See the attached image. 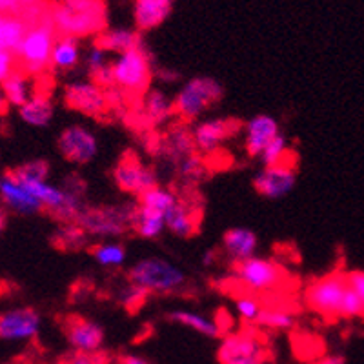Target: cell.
Here are the masks:
<instances>
[{
  "label": "cell",
  "mask_w": 364,
  "mask_h": 364,
  "mask_svg": "<svg viewBox=\"0 0 364 364\" xmlns=\"http://www.w3.org/2000/svg\"><path fill=\"white\" fill-rule=\"evenodd\" d=\"M55 29L63 37L100 35L106 28V8L102 0H66L50 11Z\"/></svg>",
  "instance_id": "1"
},
{
  "label": "cell",
  "mask_w": 364,
  "mask_h": 364,
  "mask_svg": "<svg viewBox=\"0 0 364 364\" xmlns=\"http://www.w3.org/2000/svg\"><path fill=\"white\" fill-rule=\"evenodd\" d=\"M139 213V203L113 204V206H86L75 223L90 237H120L133 230Z\"/></svg>",
  "instance_id": "2"
},
{
  "label": "cell",
  "mask_w": 364,
  "mask_h": 364,
  "mask_svg": "<svg viewBox=\"0 0 364 364\" xmlns=\"http://www.w3.org/2000/svg\"><path fill=\"white\" fill-rule=\"evenodd\" d=\"M57 41L51 15H41L26 31L22 44L15 53V60L24 73H41L46 68L51 66V51Z\"/></svg>",
  "instance_id": "3"
},
{
  "label": "cell",
  "mask_w": 364,
  "mask_h": 364,
  "mask_svg": "<svg viewBox=\"0 0 364 364\" xmlns=\"http://www.w3.org/2000/svg\"><path fill=\"white\" fill-rule=\"evenodd\" d=\"M113 86L119 87L122 93L133 97H142L148 93L149 82L154 77L151 60L144 48L126 51L119 55L112 63Z\"/></svg>",
  "instance_id": "4"
},
{
  "label": "cell",
  "mask_w": 364,
  "mask_h": 364,
  "mask_svg": "<svg viewBox=\"0 0 364 364\" xmlns=\"http://www.w3.org/2000/svg\"><path fill=\"white\" fill-rule=\"evenodd\" d=\"M224 95V87L211 77H195L188 80L173 100L175 115L182 122L199 119L208 108L219 102Z\"/></svg>",
  "instance_id": "5"
},
{
  "label": "cell",
  "mask_w": 364,
  "mask_h": 364,
  "mask_svg": "<svg viewBox=\"0 0 364 364\" xmlns=\"http://www.w3.org/2000/svg\"><path fill=\"white\" fill-rule=\"evenodd\" d=\"M128 279L133 284L144 288L148 294H170L186 282V275L178 266L155 257L135 262L129 268Z\"/></svg>",
  "instance_id": "6"
},
{
  "label": "cell",
  "mask_w": 364,
  "mask_h": 364,
  "mask_svg": "<svg viewBox=\"0 0 364 364\" xmlns=\"http://www.w3.org/2000/svg\"><path fill=\"white\" fill-rule=\"evenodd\" d=\"M346 290V273L336 272L311 282L306 288L304 299L310 310L324 315L326 318H336L341 317V306Z\"/></svg>",
  "instance_id": "7"
},
{
  "label": "cell",
  "mask_w": 364,
  "mask_h": 364,
  "mask_svg": "<svg viewBox=\"0 0 364 364\" xmlns=\"http://www.w3.org/2000/svg\"><path fill=\"white\" fill-rule=\"evenodd\" d=\"M268 357L264 343L250 331L226 336L217 352L219 364H266Z\"/></svg>",
  "instance_id": "8"
},
{
  "label": "cell",
  "mask_w": 364,
  "mask_h": 364,
  "mask_svg": "<svg viewBox=\"0 0 364 364\" xmlns=\"http://www.w3.org/2000/svg\"><path fill=\"white\" fill-rule=\"evenodd\" d=\"M233 277L250 291H269L282 281V269L273 261L252 257L233 264Z\"/></svg>",
  "instance_id": "9"
},
{
  "label": "cell",
  "mask_w": 364,
  "mask_h": 364,
  "mask_svg": "<svg viewBox=\"0 0 364 364\" xmlns=\"http://www.w3.org/2000/svg\"><path fill=\"white\" fill-rule=\"evenodd\" d=\"M64 102L68 108L80 112L91 119H102L109 113V102L106 90L99 84L86 80V82H71L64 90Z\"/></svg>",
  "instance_id": "10"
},
{
  "label": "cell",
  "mask_w": 364,
  "mask_h": 364,
  "mask_svg": "<svg viewBox=\"0 0 364 364\" xmlns=\"http://www.w3.org/2000/svg\"><path fill=\"white\" fill-rule=\"evenodd\" d=\"M113 181L126 193L141 197L144 191L157 186V173L149 166L142 164L135 155L126 154L113 168Z\"/></svg>",
  "instance_id": "11"
},
{
  "label": "cell",
  "mask_w": 364,
  "mask_h": 364,
  "mask_svg": "<svg viewBox=\"0 0 364 364\" xmlns=\"http://www.w3.org/2000/svg\"><path fill=\"white\" fill-rule=\"evenodd\" d=\"M57 146L60 155L73 164H87L97 157L99 151L97 136L90 129L77 124L63 129V133L58 135Z\"/></svg>",
  "instance_id": "12"
},
{
  "label": "cell",
  "mask_w": 364,
  "mask_h": 364,
  "mask_svg": "<svg viewBox=\"0 0 364 364\" xmlns=\"http://www.w3.org/2000/svg\"><path fill=\"white\" fill-rule=\"evenodd\" d=\"M0 200L18 215H35L44 211L41 200L13 175L11 170L0 175Z\"/></svg>",
  "instance_id": "13"
},
{
  "label": "cell",
  "mask_w": 364,
  "mask_h": 364,
  "mask_svg": "<svg viewBox=\"0 0 364 364\" xmlns=\"http://www.w3.org/2000/svg\"><path fill=\"white\" fill-rule=\"evenodd\" d=\"M295 181H297V173L294 166L282 162V164L268 166L259 171L253 178V188L266 199H281L294 190Z\"/></svg>",
  "instance_id": "14"
},
{
  "label": "cell",
  "mask_w": 364,
  "mask_h": 364,
  "mask_svg": "<svg viewBox=\"0 0 364 364\" xmlns=\"http://www.w3.org/2000/svg\"><path fill=\"white\" fill-rule=\"evenodd\" d=\"M41 331V315L33 308H13L0 314V339L28 341Z\"/></svg>",
  "instance_id": "15"
},
{
  "label": "cell",
  "mask_w": 364,
  "mask_h": 364,
  "mask_svg": "<svg viewBox=\"0 0 364 364\" xmlns=\"http://www.w3.org/2000/svg\"><path fill=\"white\" fill-rule=\"evenodd\" d=\"M239 122L232 119H210L204 120L193 129V141L197 151L203 155H211L220 144L239 129Z\"/></svg>",
  "instance_id": "16"
},
{
  "label": "cell",
  "mask_w": 364,
  "mask_h": 364,
  "mask_svg": "<svg viewBox=\"0 0 364 364\" xmlns=\"http://www.w3.org/2000/svg\"><path fill=\"white\" fill-rule=\"evenodd\" d=\"M66 337L70 346L79 353H97L104 344L102 326L80 317L68 318Z\"/></svg>",
  "instance_id": "17"
},
{
  "label": "cell",
  "mask_w": 364,
  "mask_h": 364,
  "mask_svg": "<svg viewBox=\"0 0 364 364\" xmlns=\"http://www.w3.org/2000/svg\"><path fill=\"white\" fill-rule=\"evenodd\" d=\"M279 135V122L269 115H255L246 122L245 148L250 157H261L266 146Z\"/></svg>",
  "instance_id": "18"
},
{
  "label": "cell",
  "mask_w": 364,
  "mask_h": 364,
  "mask_svg": "<svg viewBox=\"0 0 364 364\" xmlns=\"http://www.w3.org/2000/svg\"><path fill=\"white\" fill-rule=\"evenodd\" d=\"M159 151L177 164L181 159L197 154L193 133L186 128V124H173L162 136V141H159Z\"/></svg>",
  "instance_id": "19"
},
{
  "label": "cell",
  "mask_w": 364,
  "mask_h": 364,
  "mask_svg": "<svg viewBox=\"0 0 364 364\" xmlns=\"http://www.w3.org/2000/svg\"><path fill=\"white\" fill-rule=\"evenodd\" d=\"M173 9V0H135L133 18L139 31H151L164 24Z\"/></svg>",
  "instance_id": "20"
},
{
  "label": "cell",
  "mask_w": 364,
  "mask_h": 364,
  "mask_svg": "<svg viewBox=\"0 0 364 364\" xmlns=\"http://www.w3.org/2000/svg\"><path fill=\"white\" fill-rule=\"evenodd\" d=\"M199 211L188 203L178 199V203L166 213V228L182 239H190L199 232Z\"/></svg>",
  "instance_id": "21"
},
{
  "label": "cell",
  "mask_w": 364,
  "mask_h": 364,
  "mask_svg": "<svg viewBox=\"0 0 364 364\" xmlns=\"http://www.w3.org/2000/svg\"><path fill=\"white\" fill-rule=\"evenodd\" d=\"M223 246L233 262L246 261L255 255L257 235L248 228H232L223 235Z\"/></svg>",
  "instance_id": "22"
},
{
  "label": "cell",
  "mask_w": 364,
  "mask_h": 364,
  "mask_svg": "<svg viewBox=\"0 0 364 364\" xmlns=\"http://www.w3.org/2000/svg\"><path fill=\"white\" fill-rule=\"evenodd\" d=\"M28 22L17 13H0V48L15 57L28 31Z\"/></svg>",
  "instance_id": "23"
},
{
  "label": "cell",
  "mask_w": 364,
  "mask_h": 364,
  "mask_svg": "<svg viewBox=\"0 0 364 364\" xmlns=\"http://www.w3.org/2000/svg\"><path fill=\"white\" fill-rule=\"evenodd\" d=\"M18 113H21V119L24 120L26 124L35 126V128H44L53 120L55 108L50 95L35 93V95L29 97V100L22 108H18Z\"/></svg>",
  "instance_id": "24"
},
{
  "label": "cell",
  "mask_w": 364,
  "mask_h": 364,
  "mask_svg": "<svg viewBox=\"0 0 364 364\" xmlns=\"http://www.w3.org/2000/svg\"><path fill=\"white\" fill-rule=\"evenodd\" d=\"M95 44H99L108 53L122 55L126 51L142 48V37L139 31H132V29H106L99 35Z\"/></svg>",
  "instance_id": "25"
},
{
  "label": "cell",
  "mask_w": 364,
  "mask_h": 364,
  "mask_svg": "<svg viewBox=\"0 0 364 364\" xmlns=\"http://www.w3.org/2000/svg\"><path fill=\"white\" fill-rule=\"evenodd\" d=\"M142 112H144L148 124L161 126L175 115L173 100L168 99L164 91L161 90H148L142 102Z\"/></svg>",
  "instance_id": "26"
},
{
  "label": "cell",
  "mask_w": 364,
  "mask_h": 364,
  "mask_svg": "<svg viewBox=\"0 0 364 364\" xmlns=\"http://www.w3.org/2000/svg\"><path fill=\"white\" fill-rule=\"evenodd\" d=\"M166 318H168V321H171V323L184 324V326L191 328V330L197 331V333H200V336H204V337L217 339V337L223 336V330L217 326L215 321L206 318L204 315L197 314V311L175 310V311H170V314L166 315Z\"/></svg>",
  "instance_id": "27"
},
{
  "label": "cell",
  "mask_w": 364,
  "mask_h": 364,
  "mask_svg": "<svg viewBox=\"0 0 364 364\" xmlns=\"http://www.w3.org/2000/svg\"><path fill=\"white\" fill-rule=\"evenodd\" d=\"M90 242V235L77 223H66L55 230L51 235V245L63 252H80Z\"/></svg>",
  "instance_id": "28"
},
{
  "label": "cell",
  "mask_w": 364,
  "mask_h": 364,
  "mask_svg": "<svg viewBox=\"0 0 364 364\" xmlns=\"http://www.w3.org/2000/svg\"><path fill=\"white\" fill-rule=\"evenodd\" d=\"M80 50L79 42L73 37H60L55 41L53 51H51V66L58 70H71L79 64Z\"/></svg>",
  "instance_id": "29"
},
{
  "label": "cell",
  "mask_w": 364,
  "mask_h": 364,
  "mask_svg": "<svg viewBox=\"0 0 364 364\" xmlns=\"http://www.w3.org/2000/svg\"><path fill=\"white\" fill-rule=\"evenodd\" d=\"M2 91H4L9 106H17V108H22L31 97L29 80L24 71L13 70L2 82Z\"/></svg>",
  "instance_id": "30"
},
{
  "label": "cell",
  "mask_w": 364,
  "mask_h": 364,
  "mask_svg": "<svg viewBox=\"0 0 364 364\" xmlns=\"http://www.w3.org/2000/svg\"><path fill=\"white\" fill-rule=\"evenodd\" d=\"M166 230V217L159 211L148 210V208L139 204V213H136L133 232L141 235L142 239H157Z\"/></svg>",
  "instance_id": "31"
},
{
  "label": "cell",
  "mask_w": 364,
  "mask_h": 364,
  "mask_svg": "<svg viewBox=\"0 0 364 364\" xmlns=\"http://www.w3.org/2000/svg\"><path fill=\"white\" fill-rule=\"evenodd\" d=\"M178 203V195L175 191L168 190V188L155 186L151 190L144 191V193L139 197V204L148 210H154L162 213L166 217V213Z\"/></svg>",
  "instance_id": "32"
},
{
  "label": "cell",
  "mask_w": 364,
  "mask_h": 364,
  "mask_svg": "<svg viewBox=\"0 0 364 364\" xmlns=\"http://www.w3.org/2000/svg\"><path fill=\"white\" fill-rule=\"evenodd\" d=\"M90 252L100 266H108V268H115V266L124 264L126 261V248L122 245H117V242L97 245L93 246Z\"/></svg>",
  "instance_id": "33"
},
{
  "label": "cell",
  "mask_w": 364,
  "mask_h": 364,
  "mask_svg": "<svg viewBox=\"0 0 364 364\" xmlns=\"http://www.w3.org/2000/svg\"><path fill=\"white\" fill-rule=\"evenodd\" d=\"M255 323L272 330H290L295 324V317L284 308H272V310H261Z\"/></svg>",
  "instance_id": "34"
},
{
  "label": "cell",
  "mask_w": 364,
  "mask_h": 364,
  "mask_svg": "<svg viewBox=\"0 0 364 364\" xmlns=\"http://www.w3.org/2000/svg\"><path fill=\"white\" fill-rule=\"evenodd\" d=\"M13 175L22 182V184H29V182H46L48 175H50V164L46 161H29L24 162L22 166L11 170Z\"/></svg>",
  "instance_id": "35"
},
{
  "label": "cell",
  "mask_w": 364,
  "mask_h": 364,
  "mask_svg": "<svg viewBox=\"0 0 364 364\" xmlns=\"http://www.w3.org/2000/svg\"><path fill=\"white\" fill-rule=\"evenodd\" d=\"M148 291L141 286L133 284V282H128L126 286H122L117 294V301H119L120 306H124L128 311H135L142 306L148 299Z\"/></svg>",
  "instance_id": "36"
},
{
  "label": "cell",
  "mask_w": 364,
  "mask_h": 364,
  "mask_svg": "<svg viewBox=\"0 0 364 364\" xmlns=\"http://www.w3.org/2000/svg\"><path fill=\"white\" fill-rule=\"evenodd\" d=\"M286 155H288V141H286L284 135L279 133V135L266 146L264 151H262L259 159H261V162L264 164V168H268V166L282 164Z\"/></svg>",
  "instance_id": "37"
},
{
  "label": "cell",
  "mask_w": 364,
  "mask_h": 364,
  "mask_svg": "<svg viewBox=\"0 0 364 364\" xmlns=\"http://www.w3.org/2000/svg\"><path fill=\"white\" fill-rule=\"evenodd\" d=\"M175 170L177 173L181 175L184 181H199L204 173V161L200 155L193 154V155H188V157L181 159V161L175 164Z\"/></svg>",
  "instance_id": "38"
},
{
  "label": "cell",
  "mask_w": 364,
  "mask_h": 364,
  "mask_svg": "<svg viewBox=\"0 0 364 364\" xmlns=\"http://www.w3.org/2000/svg\"><path fill=\"white\" fill-rule=\"evenodd\" d=\"M341 317L344 318H355V317H364V308L363 302H360L359 295L348 286L346 294L343 297V306H341Z\"/></svg>",
  "instance_id": "39"
},
{
  "label": "cell",
  "mask_w": 364,
  "mask_h": 364,
  "mask_svg": "<svg viewBox=\"0 0 364 364\" xmlns=\"http://www.w3.org/2000/svg\"><path fill=\"white\" fill-rule=\"evenodd\" d=\"M109 64L112 63H108V51H104L99 44L91 46L86 57V66H87V73H90V77L97 75L100 70L109 66Z\"/></svg>",
  "instance_id": "40"
},
{
  "label": "cell",
  "mask_w": 364,
  "mask_h": 364,
  "mask_svg": "<svg viewBox=\"0 0 364 364\" xmlns=\"http://www.w3.org/2000/svg\"><path fill=\"white\" fill-rule=\"evenodd\" d=\"M237 314H239L240 318H245L248 323H255L259 314H261V304L252 297H239L235 301Z\"/></svg>",
  "instance_id": "41"
},
{
  "label": "cell",
  "mask_w": 364,
  "mask_h": 364,
  "mask_svg": "<svg viewBox=\"0 0 364 364\" xmlns=\"http://www.w3.org/2000/svg\"><path fill=\"white\" fill-rule=\"evenodd\" d=\"M66 364H108V357L104 353H79L75 352L66 359Z\"/></svg>",
  "instance_id": "42"
},
{
  "label": "cell",
  "mask_w": 364,
  "mask_h": 364,
  "mask_svg": "<svg viewBox=\"0 0 364 364\" xmlns=\"http://www.w3.org/2000/svg\"><path fill=\"white\" fill-rule=\"evenodd\" d=\"M346 281H348V286H350L357 295H359L364 308V269H353V272L346 273Z\"/></svg>",
  "instance_id": "43"
},
{
  "label": "cell",
  "mask_w": 364,
  "mask_h": 364,
  "mask_svg": "<svg viewBox=\"0 0 364 364\" xmlns=\"http://www.w3.org/2000/svg\"><path fill=\"white\" fill-rule=\"evenodd\" d=\"M13 64H15V57L0 48V84L4 82L6 77L13 71Z\"/></svg>",
  "instance_id": "44"
},
{
  "label": "cell",
  "mask_w": 364,
  "mask_h": 364,
  "mask_svg": "<svg viewBox=\"0 0 364 364\" xmlns=\"http://www.w3.org/2000/svg\"><path fill=\"white\" fill-rule=\"evenodd\" d=\"M157 77L162 80V82L173 84L181 79V73H177V71H173V70H161V71H157Z\"/></svg>",
  "instance_id": "45"
},
{
  "label": "cell",
  "mask_w": 364,
  "mask_h": 364,
  "mask_svg": "<svg viewBox=\"0 0 364 364\" xmlns=\"http://www.w3.org/2000/svg\"><path fill=\"white\" fill-rule=\"evenodd\" d=\"M117 364H149L148 360H144L142 357H136V355H122L119 357Z\"/></svg>",
  "instance_id": "46"
},
{
  "label": "cell",
  "mask_w": 364,
  "mask_h": 364,
  "mask_svg": "<svg viewBox=\"0 0 364 364\" xmlns=\"http://www.w3.org/2000/svg\"><path fill=\"white\" fill-rule=\"evenodd\" d=\"M315 364H346V359L341 355H328L323 357V359H318Z\"/></svg>",
  "instance_id": "47"
},
{
  "label": "cell",
  "mask_w": 364,
  "mask_h": 364,
  "mask_svg": "<svg viewBox=\"0 0 364 364\" xmlns=\"http://www.w3.org/2000/svg\"><path fill=\"white\" fill-rule=\"evenodd\" d=\"M215 259H217L215 250H208V252H204V255H203V266L210 268V266L215 262Z\"/></svg>",
  "instance_id": "48"
},
{
  "label": "cell",
  "mask_w": 364,
  "mask_h": 364,
  "mask_svg": "<svg viewBox=\"0 0 364 364\" xmlns=\"http://www.w3.org/2000/svg\"><path fill=\"white\" fill-rule=\"evenodd\" d=\"M8 108H9V102H8V99H6L2 87H0V117L8 113Z\"/></svg>",
  "instance_id": "49"
},
{
  "label": "cell",
  "mask_w": 364,
  "mask_h": 364,
  "mask_svg": "<svg viewBox=\"0 0 364 364\" xmlns=\"http://www.w3.org/2000/svg\"><path fill=\"white\" fill-rule=\"evenodd\" d=\"M6 223H8V217H6V213H4V208L0 206V232H4Z\"/></svg>",
  "instance_id": "50"
},
{
  "label": "cell",
  "mask_w": 364,
  "mask_h": 364,
  "mask_svg": "<svg viewBox=\"0 0 364 364\" xmlns=\"http://www.w3.org/2000/svg\"><path fill=\"white\" fill-rule=\"evenodd\" d=\"M53 2H58V4H63V2H66V0H53Z\"/></svg>",
  "instance_id": "51"
},
{
  "label": "cell",
  "mask_w": 364,
  "mask_h": 364,
  "mask_svg": "<svg viewBox=\"0 0 364 364\" xmlns=\"http://www.w3.org/2000/svg\"><path fill=\"white\" fill-rule=\"evenodd\" d=\"M0 235H2V232H0Z\"/></svg>",
  "instance_id": "52"
}]
</instances>
